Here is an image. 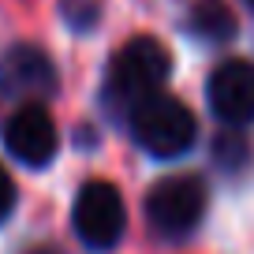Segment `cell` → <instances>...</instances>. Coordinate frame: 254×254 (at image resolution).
Segmentation results:
<instances>
[{
  "label": "cell",
  "mask_w": 254,
  "mask_h": 254,
  "mask_svg": "<svg viewBox=\"0 0 254 254\" xmlns=\"http://www.w3.org/2000/svg\"><path fill=\"white\" fill-rule=\"evenodd\" d=\"M206 101L213 116L228 127L254 124V64L251 60H224L209 71Z\"/></svg>",
  "instance_id": "8992f818"
},
{
  "label": "cell",
  "mask_w": 254,
  "mask_h": 254,
  "mask_svg": "<svg viewBox=\"0 0 254 254\" xmlns=\"http://www.w3.org/2000/svg\"><path fill=\"white\" fill-rule=\"evenodd\" d=\"M127 131H131V138L142 153H150L157 161H176L194 146L198 120L180 97L161 90V94L138 101L127 112Z\"/></svg>",
  "instance_id": "7a4b0ae2"
},
{
  "label": "cell",
  "mask_w": 254,
  "mask_h": 254,
  "mask_svg": "<svg viewBox=\"0 0 254 254\" xmlns=\"http://www.w3.org/2000/svg\"><path fill=\"white\" fill-rule=\"evenodd\" d=\"M71 228L86 251H94V254L116 251L127 232L124 194L105 180L82 183L79 194H75V206H71Z\"/></svg>",
  "instance_id": "277c9868"
},
{
  "label": "cell",
  "mask_w": 254,
  "mask_h": 254,
  "mask_svg": "<svg viewBox=\"0 0 254 254\" xmlns=\"http://www.w3.org/2000/svg\"><path fill=\"white\" fill-rule=\"evenodd\" d=\"M172 75V56L157 38H138L124 41L112 53L109 71H105V101L120 112H131L138 101L161 94Z\"/></svg>",
  "instance_id": "6da1fadb"
},
{
  "label": "cell",
  "mask_w": 254,
  "mask_h": 254,
  "mask_svg": "<svg viewBox=\"0 0 254 254\" xmlns=\"http://www.w3.org/2000/svg\"><path fill=\"white\" fill-rule=\"evenodd\" d=\"M4 146L8 153L26 168H45L53 165L56 150H60V131H56L53 116L45 105H19L4 124Z\"/></svg>",
  "instance_id": "5b68a950"
},
{
  "label": "cell",
  "mask_w": 254,
  "mask_h": 254,
  "mask_svg": "<svg viewBox=\"0 0 254 254\" xmlns=\"http://www.w3.org/2000/svg\"><path fill=\"white\" fill-rule=\"evenodd\" d=\"M11 209H15V180H11V176L4 172V165H0V221H8Z\"/></svg>",
  "instance_id": "30bf717a"
},
{
  "label": "cell",
  "mask_w": 254,
  "mask_h": 254,
  "mask_svg": "<svg viewBox=\"0 0 254 254\" xmlns=\"http://www.w3.org/2000/svg\"><path fill=\"white\" fill-rule=\"evenodd\" d=\"M209 202V187L194 172H176L157 180L146 190V221L157 236L165 239H183L202 224Z\"/></svg>",
  "instance_id": "3957f363"
},
{
  "label": "cell",
  "mask_w": 254,
  "mask_h": 254,
  "mask_svg": "<svg viewBox=\"0 0 254 254\" xmlns=\"http://www.w3.org/2000/svg\"><path fill=\"white\" fill-rule=\"evenodd\" d=\"M247 4H251V8H254V0H247Z\"/></svg>",
  "instance_id": "7c38bea8"
},
{
  "label": "cell",
  "mask_w": 254,
  "mask_h": 254,
  "mask_svg": "<svg viewBox=\"0 0 254 254\" xmlns=\"http://www.w3.org/2000/svg\"><path fill=\"white\" fill-rule=\"evenodd\" d=\"M187 30L202 41H228L236 34V15H232V8L224 0H190Z\"/></svg>",
  "instance_id": "ba28073f"
},
{
  "label": "cell",
  "mask_w": 254,
  "mask_h": 254,
  "mask_svg": "<svg viewBox=\"0 0 254 254\" xmlns=\"http://www.w3.org/2000/svg\"><path fill=\"white\" fill-rule=\"evenodd\" d=\"M0 90L23 105H41L56 94V67L38 45H11L0 60Z\"/></svg>",
  "instance_id": "52a82bcc"
},
{
  "label": "cell",
  "mask_w": 254,
  "mask_h": 254,
  "mask_svg": "<svg viewBox=\"0 0 254 254\" xmlns=\"http://www.w3.org/2000/svg\"><path fill=\"white\" fill-rule=\"evenodd\" d=\"M213 157H217V165H221V168H243L247 157H251V146H247L243 135H236V131H224V135L217 138Z\"/></svg>",
  "instance_id": "9c48e42d"
},
{
  "label": "cell",
  "mask_w": 254,
  "mask_h": 254,
  "mask_svg": "<svg viewBox=\"0 0 254 254\" xmlns=\"http://www.w3.org/2000/svg\"><path fill=\"white\" fill-rule=\"evenodd\" d=\"M26 254H56L53 247H34V251H26Z\"/></svg>",
  "instance_id": "8fae6325"
}]
</instances>
